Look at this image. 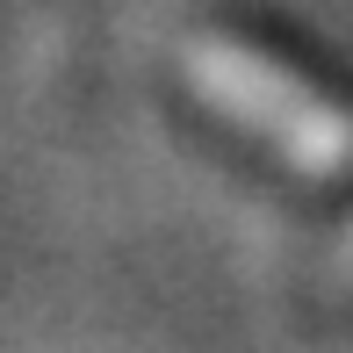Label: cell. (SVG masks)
Masks as SVG:
<instances>
[{"label":"cell","instance_id":"6da1fadb","mask_svg":"<svg viewBox=\"0 0 353 353\" xmlns=\"http://www.w3.org/2000/svg\"><path fill=\"white\" fill-rule=\"evenodd\" d=\"M188 79H195L202 101H216L238 130H252L274 159L303 173H325L353 152V130L332 101H317L288 65H267V58L238 51V43H188Z\"/></svg>","mask_w":353,"mask_h":353}]
</instances>
